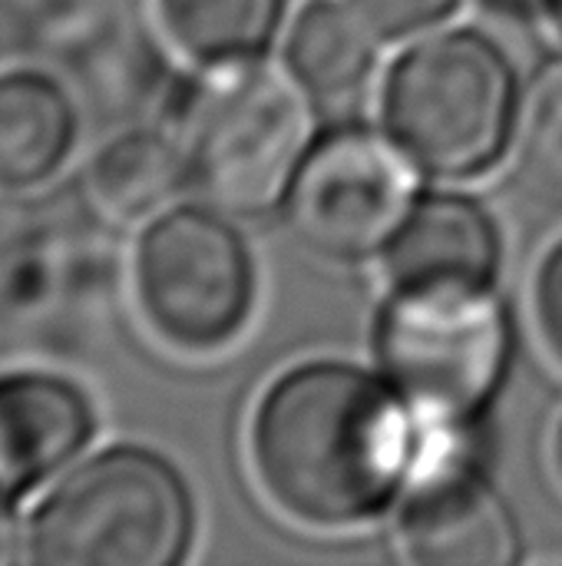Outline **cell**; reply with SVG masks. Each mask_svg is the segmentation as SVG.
Returning a JSON list of instances; mask_svg holds the SVG:
<instances>
[{
    "label": "cell",
    "instance_id": "cell-1",
    "mask_svg": "<svg viewBox=\"0 0 562 566\" xmlns=\"http://www.w3.org/2000/svg\"><path fill=\"white\" fill-rule=\"evenodd\" d=\"M252 458L285 514L311 527H354L378 517L404 484L411 421L374 375L311 361L265 391Z\"/></svg>",
    "mask_w": 562,
    "mask_h": 566
},
{
    "label": "cell",
    "instance_id": "cell-2",
    "mask_svg": "<svg viewBox=\"0 0 562 566\" xmlns=\"http://www.w3.org/2000/svg\"><path fill=\"white\" fill-rule=\"evenodd\" d=\"M195 541L182 474L142 444L70 464L23 524V560L46 566H176Z\"/></svg>",
    "mask_w": 562,
    "mask_h": 566
},
{
    "label": "cell",
    "instance_id": "cell-3",
    "mask_svg": "<svg viewBox=\"0 0 562 566\" xmlns=\"http://www.w3.org/2000/svg\"><path fill=\"white\" fill-rule=\"evenodd\" d=\"M517 76L503 50L477 30L414 43L388 73L384 126L427 172L470 179L494 169L517 129Z\"/></svg>",
    "mask_w": 562,
    "mask_h": 566
},
{
    "label": "cell",
    "instance_id": "cell-4",
    "mask_svg": "<svg viewBox=\"0 0 562 566\" xmlns=\"http://www.w3.org/2000/svg\"><path fill=\"white\" fill-rule=\"evenodd\" d=\"M308 96L291 70L242 60L189 99L182 149L212 209L262 216L288 196L311 149Z\"/></svg>",
    "mask_w": 562,
    "mask_h": 566
},
{
    "label": "cell",
    "instance_id": "cell-5",
    "mask_svg": "<svg viewBox=\"0 0 562 566\" xmlns=\"http://www.w3.org/2000/svg\"><path fill=\"white\" fill-rule=\"evenodd\" d=\"M394 391L441 424L474 421L510 365V318L494 285H394L378 318Z\"/></svg>",
    "mask_w": 562,
    "mask_h": 566
},
{
    "label": "cell",
    "instance_id": "cell-6",
    "mask_svg": "<svg viewBox=\"0 0 562 566\" xmlns=\"http://www.w3.org/2000/svg\"><path fill=\"white\" fill-rule=\"evenodd\" d=\"M132 295L146 325L179 352H215L248 322L255 265L219 209L172 206L132 249Z\"/></svg>",
    "mask_w": 562,
    "mask_h": 566
},
{
    "label": "cell",
    "instance_id": "cell-7",
    "mask_svg": "<svg viewBox=\"0 0 562 566\" xmlns=\"http://www.w3.org/2000/svg\"><path fill=\"white\" fill-rule=\"evenodd\" d=\"M407 153L371 129H338L315 143L285 196L288 226L318 255L361 262L388 252L414 209Z\"/></svg>",
    "mask_w": 562,
    "mask_h": 566
},
{
    "label": "cell",
    "instance_id": "cell-8",
    "mask_svg": "<svg viewBox=\"0 0 562 566\" xmlns=\"http://www.w3.org/2000/svg\"><path fill=\"white\" fill-rule=\"evenodd\" d=\"M96 434L89 395L66 375L17 368L0 375V504L60 478Z\"/></svg>",
    "mask_w": 562,
    "mask_h": 566
},
{
    "label": "cell",
    "instance_id": "cell-9",
    "mask_svg": "<svg viewBox=\"0 0 562 566\" xmlns=\"http://www.w3.org/2000/svg\"><path fill=\"white\" fill-rule=\"evenodd\" d=\"M401 544L421 566H510L520 557L507 504L464 461H441L421 474L401 514Z\"/></svg>",
    "mask_w": 562,
    "mask_h": 566
},
{
    "label": "cell",
    "instance_id": "cell-10",
    "mask_svg": "<svg viewBox=\"0 0 562 566\" xmlns=\"http://www.w3.org/2000/svg\"><path fill=\"white\" fill-rule=\"evenodd\" d=\"M70 298L103 308L113 298L109 259L83 239L56 232L10 235L0 245V348L30 345L36 328L56 325Z\"/></svg>",
    "mask_w": 562,
    "mask_h": 566
},
{
    "label": "cell",
    "instance_id": "cell-11",
    "mask_svg": "<svg viewBox=\"0 0 562 566\" xmlns=\"http://www.w3.org/2000/svg\"><path fill=\"white\" fill-rule=\"evenodd\" d=\"M497 269V222L480 202L457 192L417 199L388 245V275L394 285H494Z\"/></svg>",
    "mask_w": 562,
    "mask_h": 566
},
{
    "label": "cell",
    "instance_id": "cell-12",
    "mask_svg": "<svg viewBox=\"0 0 562 566\" xmlns=\"http://www.w3.org/2000/svg\"><path fill=\"white\" fill-rule=\"evenodd\" d=\"M79 139L73 93L46 70H0V192L43 189L66 169Z\"/></svg>",
    "mask_w": 562,
    "mask_h": 566
},
{
    "label": "cell",
    "instance_id": "cell-13",
    "mask_svg": "<svg viewBox=\"0 0 562 566\" xmlns=\"http://www.w3.org/2000/svg\"><path fill=\"white\" fill-rule=\"evenodd\" d=\"M192 186L182 139L136 126L106 139L86 163L83 189L99 219L116 226L149 222L172 209Z\"/></svg>",
    "mask_w": 562,
    "mask_h": 566
},
{
    "label": "cell",
    "instance_id": "cell-14",
    "mask_svg": "<svg viewBox=\"0 0 562 566\" xmlns=\"http://www.w3.org/2000/svg\"><path fill=\"white\" fill-rule=\"evenodd\" d=\"M374 30L354 7L331 0L311 3L298 13L288 33V70L321 103L354 99L371 80L378 43Z\"/></svg>",
    "mask_w": 562,
    "mask_h": 566
},
{
    "label": "cell",
    "instance_id": "cell-15",
    "mask_svg": "<svg viewBox=\"0 0 562 566\" xmlns=\"http://www.w3.org/2000/svg\"><path fill=\"white\" fill-rule=\"evenodd\" d=\"M285 0H159L172 43L209 66L258 60L282 23Z\"/></svg>",
    "mask_w": 562,
    "mask_h": 566
},
{
    "label": "cell",
    "instance_id": "cell-16",
    "mask_svg": "<svg viewBox=\"0 0 562 566\" xmlns=\"http://www.w3.org/2000/svg\"><path fill=\"white\" fill-rule=\"evenodd\" d=\"M523 166L550 192L562 196V66L550 70L523 113Z\"/></svg>",
    "mask_w": 562,
    "mask_h": 566
},
{
    "label": "cell",
    "instance_id": "cell-17",
    "mask_svg": "<svg viewBox=\"0 0 562 566\" xmlns=\"http://www.w3.org/2000/svg\"><path fill=\"white\" fill-rule=\"evenodd\" d=\"M460 0H351L378 36L397 40L447 20Z\"/></svg>",
    "mask_w": 562,
    "mask_h": 566
},
{
    "label": "cell",
    "instance_id": "cell-18",
    "mask_svg": "<svg viewBox=\"0 0 562 566\" xmlns=\"http://www.w3.org/2000/svg\"><path fill=\"white\" fill-rule=\"evenodd\" d=\"M537 318L550 352L562 361V242L543 259L537 275Z\"/></svg>",
    "mask_w": 562,
    "mask_h": 566
},
{
    "label": "cell",
    "instance_id": "cell-19",
    "mask_svg": "<svg viewBox=\"0 0 562 566\" xmlns=\"http://www.w3.org/2000/svg\"><path fill=\"white\" fill-rule=\"evenodd\" d=\"M23 557V531H17V514L10 504H0V564Z\"/></svg>",
    "mask_w": 562,
    "mask_h": 566
},
{
    "label": "cell",
    "instance_id": "cell-20",
    "mask_svg": "<svg viewBox=\"0 0 562 566\" xmlns=\"http://www.w3.org/2000/svg\"><path fill=\"white\" fill-rule=\"evenodd\" d=\"M543 3H547V13H550L553 27L562 33V0H543Z\"/></svg>",
    "mask_w": 562,
    "mask_h": 566
},
{
    "label": "cell",
    "instance_id": "cell-21",
    "mask_svg": "<svg viewBox=\"0 0 562 566\" xmlns=\"http://www.w3.org/2000/svg\"><path fill=\"white\" fill-rule=\"evenodd\" d=\"M553 454H556V471H560V478H562V421H560V431H556V448H553Z\"/></svg>",
    "mask_w": 562,
    "mask_h": 566
}]
</instances>
